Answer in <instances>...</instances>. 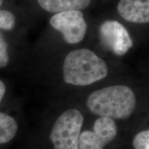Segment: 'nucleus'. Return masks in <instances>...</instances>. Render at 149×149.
Instances as JSON below:
<instances>
[{"label": "nucleus", "mask_w": 149, "mask_h": 149, "mask_svg": "<svg viewBox=\"0 0 149 149\" xmlns=\"http://www.w3.org/2000/svg\"><path fill=\"white\" fill-rule=\"evenodd\" d=\"M83 123L84 116L77 109H70L62 113L54 124L50 135L54 149H79Z\"/></svg>", "instance_id": "7ed1b4c3"}, {"label": "nucleus", "mask_w": 149, "mask_h": 149, "mask_svg": "<svg viewBox=\"0 0 149 149\" xmlns=\"http://www.w3.org/2000/svg\"><path fill=\"white\" fill-rule=\"evenodd\" d=\"M9 62L8 44L0 33V68L6 66Z\"/></svg>", "instance_id": "f8f14e48"}, {"label": "nucleus", "mask_w": 149, "mask_h": 149, "mask_svg": "<svg viewBox=\"0 0 149 149\" xmlns=\"http://www.w3.org/2000/svg\"><path fill=\"white\" fill-rule=\"evenodd\" d=\"M17 124L14 118L0 113V144H5L14 138L17 131Z\"/></svg>", "instance_id": "1a4fd4ad"}, {"label": "nucleus", "mask_w": 149, "mask_h": 149, "mask_svg": "<svg viewBox=\"0 0 149 149\" xmlns=\"http://www.w3.org/2000/svg\"><path fill=\"white\" fill-rule=\"evenodd\" d=\"M43 9L51 13L82 10L90 5L91 0H37Z\"/></svg>", "instance_id": "6e6552de"}, {"label": "nucleus", "mask_w": 149, "mask_h": 149, "mask_svg": "<svg viewBox=\"0 0 149 149\" xmlns=\"http://www.w3.org/2000/svg\"><path fill=\"white\" fill-rule=\"evenodd\" d=\"M3 0H0V7ZM15 25V18L14 15L8 10H0V29L10 31Z\"/></svg>", "instance_id": "9d476101"}, {"label": "nucleus", "mask_w": 149, "mask_h": 149, "mask_svg": "<svg viewBox=\"0 0 149 149\" xmlns=\"http://www.w3.org/2000/svg\"><path fill=\"white\" fill-rule=\"evenodd\" d=\"M86 105L95 115L113 120H124L129 117L135 110L136 99L129 87L112 86L91 93Z\"/></svg>", "instance_id": "f257e3e1"}, {"label": "nucleus", "mask_w": 149, "mask_h": 149, "mask_svg": "<svg viewBox=\"0 0 149 149\" xmlns=\"http://www.w3.org/2000/svg\"><path fill=\"white\" fill-rule=\"evenodd\" d=\"M117 11L126 21L137 24L149 22V0H120Z\"/></svg>", "instance_id": "0eeeda50"}, {"label": "nucleus", "mask_w": 149, "mask_h": 149, "mask_svg": "<svg viewBox=\"0 0 149 149\" xmlns=\"http://www.w3.org/2000/svg\"><path fill=\"white\" fill-rule=\"evenodd\" d=\"M51 26L62 34L68 44H77L84 38L87 24L81 11L68 10L58 13L50 19Z\"/></svg>", "instance_id": "20e7f679"}, {"label": "nucleus", "mask_w": 149, "mask_h": 149, "mask_svg": "<svg viewBox=\"0 0 149 149\" xmlns=\"http://www.w3.org/2000/svg\"><path fill=\"white\" fill-rule=\"evenodd\" d=\"M117 126L114 120L100 117L94 123L93 130L80 133L79 149H104L115 138Z\"/></svg>", "instance_id": "39448f33"}, {"label": "nucleus", "mask_w": 149, "mask_h": 149, "mask_svg": "<svg viewBox=\"0 0 149 149\" xmlns=\"http://www.w3.org/2000/svg\"><path fill=\"white\" fill-rule=\"evenodd\" d=\"M65 82L88 86L105 78L108 67L103 59L87 48L74 50L67 55L63 66Z\"/></svg>", "instance_id": "f03ea898"}, {"label": "nucleus", "mask_w": 149, "mask_h": 149, "mask_svg": "<svg viewBox=\"0 0 149 149\" xmlns=\"http://www.w3.org/2000/svg\"><path fill=\"white\" fill-rule=\"evenodd\" d=\"M6 93V86L1 80H0V103L4 96Z\"/></svg>", "instance_id": "ddd939ff"}, {"label": "nucleus", "mask_w": 149, "mask_h": 149, "mask_svg": "<svg viewBox=\"0 0 149 149\" xmlns=\"http://www.w3.org/2000/svg\"><path fill=\"white\" fill-rule=\"evenodd\" d=\"M102 44L116 55H124L133 45L126 28L115 20H107L100 28Z\"/></svg>", "instance_id": "423d86ee"}, {"label": "nucleus", "mask_w": 149, "mask_h": 149, "mask_svg": "<svg viewBox=\"0 0 149 149\" xmlns=\"http://www.w3.org/2000/svg\"><path fill=\"white\" fill-rule=\"evenodd\" d=\"M133 144L135 149H149V130L137 133L134 137Z\"/></svg>", "instance_id": "9b49d317"}]
</instances>
